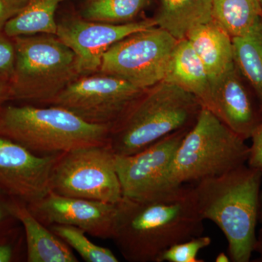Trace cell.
Returning a JSON list of instances; mask_svg holds the SVG:
<instances>
[{
    "mask_svg": "<svg viewBox=\"0 0 262 262\" xmlns=\"http://www.w3.org/2000/svg\"><path fill=\"white\" fill-rule=\"evenodd\" d=\"M203 221L194 187L182 184L144 199L122 198L111 239L127 261L158 262L170 246L202 235Z\"/></svg>",
    "mask_w": 262,
    "mask_h": 262,
    "instance_id": "1",
    "label": "cell"
},
{
    "mask_svg": "<svg viewBox=\"0 0 262 262\" xmlns=\"http://www.w3.org/2000/svg\"><path fill=\"white\" fill-rule=\"evenodd\" d=\"M261 179V172L244 165L193 187L202 218L225 234L230 261L248 262L254 252Z\"/></svg>",
    "mask_w": 262,
    "mask_h": 262,
    "instance_id": "2",
    "label": "cell"
},
{
    "mask_svg": "<svg viewBox=\"0 0 262 262\" xmlns=\"http://www.w3.org/2000/svg\"><path fill=\"white\" fill-rule=\"evenodd\" d=\"M198 98L166 81L143 91L110 128L117 155L135 154L165 136L189 129L202 110Z\"/></svg>",
    "mask_w": 262,
    "mask_h": 262,
    "instance_id": "3",
    "label": "cell"
},
{
    "mask_svg": "<svg viewBox=\"0 0 262 262\" xmlns=\"http://www.w3.org/2000/svg\"><path fill=\"white\" fill-rule=\"evenodd\" d=\"M0 113L2 136L37 154H61L108 144L111 127L90 123L61 106L9 105L0 108Z\"/></svg>",
    "mask_w": 262,
    "mask_h": 262,
    "instance_id": "4",
    "label": "cell"
},
{
    "mask_svg": "<svg viewBox=\"0 0 262 262\" xmlns=\"http://www.w3.org/2000/svg\"><path fill=\"white\" fill-rule=\"evenodd\" d=\"M15 62L8 82L10 101L50 103L80 77L74 52L56 34L13 37Z\"/></svg>",
    "mask_w": 262,
    "mask_h": 262,
    "instance_id": "5",
    "label": "cell"
},
{
    "mask_svg": "<svg viewBox=\"0 0 262 262\" xmlns=\"http://www.w3.org/2000/svg\"><path fill=\"white\" fill-rule=\"evenodd\" d=\"M249 146L209 110L202 108L170 166L171 187L228 173L247 163Z\"/></svg>",
    "mask_w": 262,
    "mask_h": 262,
    "instance_id": "6",
    "label": "cell"
},
{
    "mask_svg": "<svg viewBox=\"0 0 262 262\" xmlns=\"http://www.w3.org/2000/svg\"><path fill=\"white\" fill-rule=\"evenodd\" d=\"M51 189L60 195L117 204L123 196L113 149L107 144L59 154L52 170Z\"/></svg>",
    "mask_w": 262,
    "mask_h": 262,
    "instance_id": "7",
    "label": "cell"
},
{
    "mask_svg": "<svg viewBox=\"0 0 262 262\" xmlns=\"http://www.w3.org/2000/svg\"><path fill=\"white\" fill-rule=\"evenodd\" d=\"M178 40L155 26L133 33L108 48L98 72L117 76L140 89L165 79Z\"/></svg>",
    "mask_w": 262,
    "mask_h": 262,
    "instance_id": "8",
    "label": "cell"
},
{
    "mask_svg": "<svg viewBox=\"0 0 262 262\" xmlns=\"http://www.w3.org/2000/svg\"><path fill=\"white\" fill-rule=\"evenodd\" d=\"M143 91L117 76L98 72L77 77L49 105L67 108L90 123L111 127Z\"/></svg>",
    "mask_w": 262,
    "mask_h": 262,
    "instance_id": "9",
    "label": "cell"
},
{
    "mask_svg": "<svg viewBox=\"0 0 262 262\" xmlns=\"http://www.w3.org/2000/svg\"><path fill=\"white\" fill-rule=\"evenodd\" d=\"M155 26L152 18L111 24L87 20L75 11L57 20L56 35L75 53L80 76L87 75L99 71L103 54L115 43Z\"/></svg>",
    "mask_w": 262,
    "mask_h": 262,
    "instance_id": "10",
    "label": "cell"
},
{
    "mask_svg": "<svg viewBox=\"0 0 262 262\" xmlns=\"http://www.w3.org/2000/svg\"><path fill=\"white\" fill-rule=\"evenodd\" d=\"M189 129L174 132L135 154L115 155L123 198L144 199L173 187L168 182L169 170Z\"/></svg>",
    "mask_w": 262,
    "mask_h": 262,
    "instance_id": "11",
    "label": "cell"
},
{
    "mask_svg": "<svg viewBox=\"0 0 262 262\" xmlns=\"http://www.w3.org/2000/svg\"><path fill=\"white\" fill-rule=\"evenodd\" d=\"M59 154L39 155L0 136V194L30 205L51 192L52 170Z\"/></svg>",
    "mask_w": 262,
    "mask_h": 262,
    "instance_id": "12",
    "label": "cell"
},
{
    "mask_svg": "<svg viewBox=\"0 0 262 262\" xmlns=\"http://www.w3.org/2000/svg\"><path fill=\"white\" fill-rule=\"evenodd\" d=\"M210 82L211 99L207 110L244 140L251 139L262 122V108L238 69L234 64Z\"/></svg>",
    "mask_w": 262,
    "mask_h": 262,
    "instance_id": "13",
    "label": "cell"
},
{
    "mask_svg": "<svg viewBox=\"0 0 262 262\" xmlns=\"http://www.w3.org/2000/svg\"><path fill=\"white\" fill-rule=\"evenodd\" d=\"M29 210L43 225H64L78 227L98 238H112L117 204L60 195L50 192Z\"/></svg>",
    "mask_w": 262,
    "mask_h": 262,
    "instance_id": "14",
    "label": "cell"
},
{
    "mask_svg": "<svg viewBox=\"0 0 262 262\" xmlns=\"http://www.w3.org/2000/svg\"><path fill=\"white\" fill-rule=\"evenodd\" d=\"M8 208L23 227L27 261H79L70 246L49 227L41 223L29 210L28 205L10 198Z\"/></svg>",
    "mask_w": 262,
    "mask_h": 262,
    "instance_id": "15",
    "label": "cell"
},
{
    "mask_svg": "<svg viewBox=\"0 0 262 262\" xmlns=\"http://www.w3.org/2000/svg\"><path fill=\"white\" fill-rule=\"evenodd\" d=\"M164 81L170 82L198 98L202 107L208 108L211 82L208 72L187 39L178 40Z\"/></svg>",
    "mask_w": 262,
    "mask_h": 262,
    "instance_id": "16",
    "label": "cell"
},
{
    "mask_svg": "<svg viewBox=\"0 0 262 262\" xmlns=\"http://www.w3.org/2000/svg\"><path fill=\"white\" fill-rule=\"evenodd\" d=\"M187 39L210 79L222 75L234 64L232 38L213 19L193 29Z\"/></svg>",
    "mask_w": 262,
    "mask_h": 262,
    "instance_id": "17",
    "label": "cell"
},
{
    "mask_svg": "<svg viewBox=\"0 0 262 262\" xmlns=\"http://www.w3.org/2000/svg\"><path fill=\"white\" fill-rule=\"evenodd\" d=\"M152 18L177 40L187 39L193 29L213 19L212 0H158Z\"/></svg>",
    "mask_w": 262,
    "mask_h": 262,
    "instance_id": "18",
    "label": "cell"
},
{
    "mask_svg": "<svg viewBox=\"0 0 262 262\" xmlns=\"http://www.w3.org/2000/svg\"><path fill=\"white\" fill-rule=\"evenodd\" d=\"M234 62L262 108V19L241 37L232 38Z\"/></svg>",
    "mask_w": 262,
    "mask_h": 262,
    "instance_id": "19",
    "label": "cell"
},
{
    "mask_svg": "<svg viewBox=\"0 0 262 262\" xmlns=\"http://www.w3.org/2000/svg\"><path fill=\"white\" fill-rule=\"evenodd\" d=\"M70 0H28L25 10L10 20L4 32L10 37L36 34H56L58 7Z\"/></svg>",
    "mask_w": 262,
    "mask_h": 262,
    "instance_id": "20",
    "label": "cell"
},
{
    "mask_svg": "<svg viewBox=\"0 0 262 262\" xmlns=\"http://www.w3.org/2000/svg\"><path fill=\"white\" fill-rule=\"evenodd\" d=\"M212 16L232 38L244 35L262 19L258 0H212Z\"/></svg>",
    "mask_w": 262,
    "mask_h": 262,
    "instance_id": "21",
    "label": "cell"
},
{
    "mask_svg": "<svg viewBox=\"0 0 262 262\" xmlns=\"http://www.w3.org/2000/svg\"><path fill=\"white\" fill-rule=\"evenodd\" d=\"M153 0H83L78 13L92 21L125 24L140 20Z\"/></svg>",
    "mask_w": 262,
    "mask_h": 262,
    "instance_id": "22",
    "label": "cell"
},
{
    "mask_svg": "<svg viewBox=\"0 0 262 262\" xmlns=\"http://www.w3.org/2000/svg\"><path fill=\"white\" fill-rule=\"evenodd\" d=\"M50 229L87 262H117L115 253L94 244L84 230L71 225H53Z\"/></svg>",
    "mask_w": 262,
    "mask_h": 262,
    "instance_id": "23",
    "label": "cell"
},
{
    "mask_svg": "<svg viewBox=\"0 0 262 262\" xmlns=\"http://www.w3.org/2000/svg\"><path fill=\"white\" fill-rule=\"evenodd\" d=\"M211 242V237L202 234L174 244L160 255L158 262H203L204 260L198 258V253Z\"/></svg>",
    "mask_w": 262,
    "mask_h": 262,
    "instance_id": "24",
    "label": "cell"
},
{
    "mask_svg": "<svg viewBox=\"0 0 262 262\" xmlns=\"http://www.w3.org/2000/svg\"><path fill=\"white\" fill-rule=\"evenodd\" d=\"M21 230L18 225L0 233V262L19 261L25 239Z\"/></svg>",
    "mask_w": 262,
    "mask_h": 262,
    "instance_id": "25",
    "label": "cell"
},
{
    "mask_svg": "<svg viewBox=\"0 0 262 262\" xmlns=\"http://www.w3.org/2000/svg\"><path fill=\"white\" fill-rule=\"evenodd\" d=\"M15 62V48L13 37L0 32V81L8 83L13 76Z\"/></svg>",
    "mask_w": 262,
    "mask_h": 262,
    "instance_id": "26",
    "label": "cell"
},
{
    "mask_svg": "<svg viewBox=\"0 0 262 262\" xmlns=\"http://www.w3.org/2000/svg\"><path fill=\"white\" fill-rule=\"evenodd\" d=\"M28 0H0V32L27 8Z\"/></svg>",
    "mask_w": 262,
    "mask_h": 262,
    "instance_id": "27",
    "label": "cell"
},
{
    "mask_svg": "<svg viewBox=\"0 0 262 262\" xmlns=\"http://www.w3.org/2000/svg\"><path fill=\"white\" fill-rule=\"evenodd\" d=\"M251 139L252 144L249 146L248 165L262 173V122L253 133Z\"/></svg>",
    "mask_w": 262,
    "mask_h": 262,
    "instance_id": "28",
    "label": "cell"
},
{
    "mask_svg": "<svg viewBox=\"0 0 262 262\" xmlns=\"http://www.w3.org/2000/svg\"><path fill=\"white\" fill-rule=\"evenodd\" d=\"M9 198L0 194V233L19 225L8 208Z\"/></svg>",
    "mask_w": 262,
    "mask_h": 262,
    "instance_id": "29",
    "label": "cell"
},
{
    "mask_svg": "<svg viewBox=\"0 0 262 262\" xmlns=\"http://www.w3.org/2000/svg\"><path fill=\"white\" fill-rule=\"evenodd\" d=\"M10 101V90L8 83L0 81V108L5 106V103Z\"/></svg>",
    "mask_w": 262,
    "mask_h": 262,
    "instance_id": "30",
    "label": "cell"
},
{
    "mask_svg": "<svg viewBox=\"0 0 262 262\" xmlns=\"http://www.w3.org/2000/svg\"><path fill=\"white\" fill-rule=\"evenodd\" d=\"M253 251L258 253L259 257L255 261L262 262V227L258 231V235H256V243H255Z\"/></svg>",
    "mask_w": 262,
    "mask_h": 262,
    "instance_id": "31",
    "label": "cell"
},
{
    "mask_svg": "<svg viewBox=\"0 0 262 262\" xmlns=\"http://www.w3.org/2000/svg\"><path fill=\"white\" fill-rule=\"evenodd\" d=\"M215 261L217 262H227L230 261V259H229V257L228 254L227 253L222 252L219 253L218 256L215 258Z\"/></svg>",
    "mask_w": 262,
    "mask_h": 262,
    "instance_id": "32",
    "label": "cell"
},
{
    "mask_svg": "<svg viewBox=\"0 0 262 262\" xmlns=\"http://www.w3.org/2000/svg\"><path fill=\"white\" fill-rule=\"evenodd\" d=\"M258 222L262 223V190L260 192L259 208H258Z\"/></svg>",
    "mask_w": 262,
    "mask_h": 262,
    "instance_id": "33",
    "label": "cell"
},
{
    "mask_svg": "<svg viewBox=\"0 0 262 262\" xmlns=\"http://www.w3.org/2000/svg\"><path fill=\"white\" fill-rule=\"evenodd\" d=\"M2 132H3V125H2V117L0 113V136H2Z\"/></svg>",
    "mask_w": 262,
    "mask_h": 262,
    "instance_id": "34",
    "label": "cell"
},
{
    "mask_svg": "<svg viewBox=\"0 0 262 262\" xmlns=\"http://www.w3.org/2000/svg\"><path fill=\"white\" fill-rule=\"evenodd\" d=\"M258 3H259L260 7H261V15H262V0H258Z\"/></svg>",
    "mask_w": 262,
    "mask_h": 262,
    "instance_id": "35",
    "label": "cell"
}]
</instances>
